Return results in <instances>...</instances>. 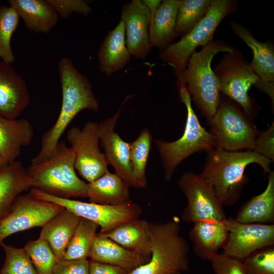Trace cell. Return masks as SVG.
<instances>
[{"label": "cell", "instance_id": "6da1fadb", "mask_svg": "<svg viewBox=\"0 0 274 274\" xmlns=\"http://www.w3.org/2000/svg\"><path fill=\"white\" fill-rule=\"evenodd\" d=\"M58 68L62 92L61 109L54 125L42 135L40 150L31 158L30 164L39 163L50 157L67 127L79 112L84 110L96 112L99 109L90 81L71 59L62 57Z\"/></svg>", "mask_w": 274, "mask_h": 274}, {"label": "cell", "instance_id": "7a4b0ae2", "mask_svg": "<svg viewBox=\"0 0 274 274\" xmlns=\"http://www.w3.org/2000/svg\"><path fill=\"white\" fill-rule=\"evenodd\" d=\"M269 159L253 150L229 151L215 147L207 152L201 176L212 187L223 206H232L240 198L245 185L249 181L245 175L252 163L260 165L264 174L271 170Z\"/></svg>", "mask_w": 274, "mask_h": 274}, {"label": "cell", "instance_id": "3957f363", "mask_svg": "<svg viewBox=\"0 0 274 274\" xmlns=\"http://www.w3.org/2000/svg\"><path fill=\"white\" fill-rule=\"evenodd\" d=\"M75 154L64 141H59L50 157L26 169L32 188L63 198L87 197L88 183L77 175Z\"/></svg>", "mask_w": 274, "mask_h": 274}, {"label": "cell", "instance_id": "277c9868", "mask_svg": "<svg viewBox=\"0 0 274 274\" xmlns=\"http://www.w3.org/2000/svg\"><path fill=\"white\" fill-rule=\"evenodd\" d=\"M235 48L227 42L213 41L190 56L186 68L176 77L185 82L191 102L209 122L219 105L220 92L211 67L214 56L220 52H231Z\"/></svg>", "mask_w": 274, "mask_h": 274}, {"label": "cell", "instance_id": "5b68a950", "mask_svg": "<svg viewBox=\"0 0 274 274\" xmlns=\"http://www.w3.org/2000/svg\"><path fill=\"white\" fill-rule=\"evenodd\" d=\"M220 92L240 106L253 120L258 108L248 94L252 85L274 99V82L261 80L253 70L250 63L236 48L226 52L214 68Z\"/></svg>", "mask_w": 274, "mask_h": 274}, {"label": "cell", "instance_id": "8992f818", "mask_svg": "<svg viewBox=\"0 0 274 274\" xmlns=\"http://www.w3.org/2000/svg\"><path fill=\"white\" fill-rule=\"evenodd\" d=\"M177 86L179 97L187 110V117L183 135L178 140L167 142L155 140L167 181L172 179L180 163L190 155L202 151L209 152L215 147V141L202 127L192 106L191 99L183 80L178 77Z\"/></svg>", "mask_w": 274, "mask_h": 274}, {"label": "cell", "instance_id": "52a82bcc", "mask_svg": "<svg viewBox=\"0 0 274 274\" xmlns=\"http://www.w3.org/2000/svg\"><path fill=\"white\" fill-rule=\"evenodd\" d=\"M151 253L149 261L128 274H175L189 270L187 241L180 234L176 218L163 223H149Z\"/></svg>", "mask_w": 274, "mask_h": 274}, {"label": "cell", "instance_id": "ba28073f", "mask_svg": "<svg viewBox=\"0 0 274 274\" xmlns=\"http://www.w3.org/2000/svg\"><path fill=\"white\" fill-rule=\"evenodd\" d=\"M238 9L234 0H212L206 16L186 35L173 43L159 53L160 59L173 67L176 77L187 67L189 59L199 46H205L213 41L218 25L227 16Z\"/></svg>", "mask_w": 274, "mask_h": 274}, {"label": "cell", "instance_id": "9c48e42d", "mask_svg": "<svg viewBox=\"0 0 274 274\" xmlns=\"http://www.w3.org/2000/svg\"><path fill=\"white\" fill-rule=\"evenodd\" d=\"M238 106L220 94L217 110L207 122L217 147L229 151L253 150L259 131Z\"/></svg>", "mask_w": 274, "mask_h": 274}, {"label": "cell", "instance_id": "30bf717a", "mask_svg": "<svg viewBox=\"0 0 274 274\" xmlns=\"http://www.w3.org/2000/svg\"><path fill=\"white\" fill-rule=\"evenodd\" d=\"M29 190V193L36 198L59 204L79 217L95 223L100 227L99 232L102 234L139 219L142 213L141 207L130 199L120 204L109 205L56 197L34 188Z\"/></svg>", "mask_w": 274, "mask_h": 274}, {"label": "cell", "instance_id": "8fae6325", "mask_svg": "<svg viewBox=\"0 0 274 274\" xmlns=\"http://www.w3.org/2000/svg\"><path fill=\"white\" fill-rule=\"evenodd\" d=\"M178 185L187 200L181 214L183 221L193 224L198 221H223L227 218L224 206L213 187L200 174L185 172Z\"/></svg>", "mask_w": 274, "mask_h": 274}, {"label": "cell", "instance_id": "7c38bea8", "mask_svg": "<svg viewBox=\"0 0 274 274\" xmlns=\"http://www.w3.org/2000/svg\"><path fill=\"white\" fill-rule=\"evenodd\" d=\"M98 130L99 124L89 121L82 129L73 126L66 133V140L75 154V169L88 183L108 170L106 157L98 146Z\"/></svg>", "mask_w": 274, "mask_h": 274}, {"label": "cell", "instance_id": "4fadbf2b", "mask_svg": "<svg viewBox=\"0 0 274 274\" xmlns=\"http://www.w3.org/2000/svg\"><path fill=\"white\" fill-rule=\"evenodd\" d=\"M63 209L59 204L36 198L29 193L19 195L8 214L0 219V246L14 233L42 227Z\"/></svg>", "mask_w": 274, "mask_h": 274}, {"label": "cell", "instance_id": "5bb4252c", "mask_svg": "<svg viewBox=\"0 0 274 274\" xmlns=\"http://www.w3.org/2000/svg\"><path fill=\"white\" fill-rule=\"evenodd\" d=\"M227 241L223 253L243 261L255 251L274 245V224L243 223L227 218Z\"/></svg>", "mask_w": 274, "mask_h": 274}, {"label": "cell", "instance_id": "9a60e30c", "mask_svg": "<svg viewBox=\"0 0 274 274\" xmlns=\"http://www.w3.org/2000/svg\"><path fill=\"white\" fill-rule=\"evenodd\" d=\"M120 20L124 24L126 44L130 55L144 59L152 47L149 36V9L143 0H132L123 5Z\"/></svg>", "mask_w": 274, "mask_h": 274}, {"label": "cell", "instance_id": "2e32d148", "mask_svg": "<svg viewBox=\"0 0 274 274\" xmlns=\"http://www.w3.org/2000/svg\"><path fill=\"white\" fill-rule=\"evenodd\" d=\"M132 96L130 94L126 96L118 111L99 124L98 135L108 164L114 167L115 173L129 187H134L130 160V143L122 140L115 131L122 108Z\"/></svg>", "mask_w": 274, "mask_h": 274}, {"label": "cell", "instance_id": "e0dca14e", "mask_svg": "<svg viewBox=\"0 0 274 274\" xmlns=\"http://www.w3.org/2000/svg\"><path fill=\"white\" fill-rule=\"evenodd\" d=\"M30 100L25 80L10 64L0 61V117L18 118Z\"/></svg>", "mask_w": 274, "mask_h": 274}, {"label": "cell", "instance_id": "ac0fdd59", "mask_svg": "<svg viewBox=\"0 0 274 274\" xmlns=\"http://www.w3.org/2000/svg\"><path fill=\"white\" fill-rule=\"evenodd\" d=\"M130 54L125 40V27L120 20L104 39L98 51L99 69L110 76L122 70L129 62Z\"/></svg>", "mask_w": 274, "mask_h": 274}, {"label": "cell", "instance_id": "d6986e66", "mask_svg": "<svg viewBox=\"0 0 274 274\" xmlns=\"http://www.w3.org/2000/svg\"><path fill=\"white\" fill-rule=\"evenodd\" d=\"M33 137V127L27 119L0 117V155L9 164L17 160L21 149L29 146Z\"/></svg>", "mask_w": 274, "mask_h": 274}, {"label": "cell", "instance_id": "ffe728a7", "mask_svg": "<svg viewBox=\"0 0 274 274\" xmlns=\"http://www.w3.org/2000/svg\"><path fill=\"white\" fill-rule=\"evenodd\" d=\"M89 257L91 261L118 266L128 273L148 261L100 232L94 237Z\"/></svg>", "mask_w": 274, "mask_h": 274}, {"label": "cell", "instance_id": "44dd1931", "mask_svg": "<svg viewBox=\"0 0 274 274\" xmlns=\"http://www.w3.org/2000/svg\"><path fill=\"white\" fill-rule=\"evenodd\" d=\"M225 220L193 223L189 236L193 243L194 253L201 259L209 261L225 245L228 237Z\"/></svg>", "mask_w": 274, "mask_h": 274}, {"label": "cell", "instance_id": "7402d4cb", "mask_svg": "<svg viewBox=\"0 0 274 274\" xmlns=\"http://www.w3.org/2000/svg\"><path fill=\"white\" fill-rule=\"evenodd\" d=\"M103 234L149 261L151 253V230L149 222L146 220H132Z\"/></svg>", "mask_w": 274, "mask_h": 274}, {"label": "cell", "instance_id": "603a6c76", "mask_svg": "<svg viewBox=\"0 0 274 274\" xmlns=\"http://www.w3.org/2000/svg\"><path fill=\"white\" fill-rule=\"evenodd\" d=\"M9 3L30 31L46 34L57 23L58 15L47 1L10 0Z\"/></svg>", "mask_w": 274, "mask_h": 274}, {"label": "cell", "instance_id": "cb8c5ba5", "mask_svg": "<svg viewBox=\"0 0 274 274\" xmlns=\"http://www.w3.org/2000/svg\"><path fill=\"white\" fill-rule=\"evenodd\" d=\"M230 27L234 33L251 49L253 57L251 66L254 72L262 80L274 82V47L267 41L262 43L257 40L245 26L231 21Z\"/></svg>", "mask_w": 274, "mask_h": 274}, {"label": "cell", "instance_id": "d4e9b609", "mask_svg": "<svg viewBox=\"0 0 274 274\" xmlns=\"http://www.w3.org/2000/svg\"><path fill=\"white\" fill-rule=\"evenodd\" d=\"M80 218L64 208L42 227L39 237L49 245L56 258L62 259Z\"/></svg>", "mask_w": 274, "mask_h": 274}, {"label": "cell", "instance_id": "484cf974", "mask_svg": "<svg viewBox=\"0 0 274 274\" xmlns=\"http://www.w3.org/2000/svg\"><path fill=\"white\" fill-rule=\"evenodd\" d=\"M179 1H162L151 18L149 36L152 47L162 51L177 37L176 24Z\"/></svg>", "mask_w": 274, "mask_h": 274}, {"label": "cell", "instance_id": "4316f807", "mask_svg": "<svg viewBox=\"0 0 274 274\" xmlns=\"http://www.w3.org/2000/svg\"><path fill=\"white\" fill-rule=\"evenodd\" d=\"M237 221L243 223L273 224L274 223V172L268 174L265 190L251 198L238 209Z\"/></svg>", "mask_w": 274, "mask_h": 274}, {"label": "cell", "instance_id": "83f0119b", "mask_svg": "<svg viewBox=\"0 0 274 274\" xmlns=\"http://www.w3.org/2000/svg\"><path fill=\"white\" fill-rule=\"evenodd\" d=\"M32 188L26 168L16 160L0 172V219L8 213L15 199Z\"/></svg>", "mask_w": 274, "mask_h": 274}, {"label": "cell", "instance_id": "f1b7e54d", "mask_svg": "<svg viewBox=\"0 0 274 274\" xmlns=\"http://www.w3.org/2000/svg\"><path fill=\"white\" fill-rule=\"evenodd\" d=\"M129 187L117 174L107 170L96 180L88 183L87 197L91 202L120 204L130 199Z\"/></svg>", "mask_w": 274, "mask_h": 274}, {"label": "cell", "instance_id": "f546056e", "mask_svg": "<svg viewBox=\"0 0 274 274\" xmlns=\"http://www.w3.org/2000/svg\"><path fill=\"white\" fill-rule=\"evenodd\" d=\"M152 142L151 133L147 128H145L136 139L130 143L131 174L135 188H145L147 186L146 166Z\"/></svg>", "mask_w": 274, "mask_h": 274}, {"label": "cell", "instance_id": "4dcf8cb0", "mask_svg": "<svg viewBox=\"0 0 274 274\" xmlns=\"http://www.w3.org/2000/svg\"><path fill=\"white\" fill-rule=\"evenodd\" d=\"M98 227L95 223L80 218L62 259L73 260L89 257Z\"/></svg>", "mask_w": 274, "mask_h": 274}, {"label": "cell", "instance_id": "1f68e13d", "mask_svg": "<svg viewBox=\"0 0 274 274\" xmlns=\"http://www.w3.org/2000/svg\"><path fill=\"white\" fill-rule=\"evenodd\" d=\"M212 0H180L176 24L177 36L188 33L207 14Z\"/></svg>", "mask_w": 274, "mask_h": 274}, {"label": "cell", "instance_id": "d6a6232c", "mask_svg": "<svg viewBox=\"0 0 274 274\" xmlns=\"http://www.w3.org/2000/svg\"><path fill=\"white\" fill-rule=\"evenodd\" d=\"M19 19L17 12L11 6H0V58L9 64L15 60L11 40L18 26Z\"/></svg>", "mask_w": 274, "mask_h": 274}, {"label": "cell", "instance_id": "836d02e7", "mask_svg": "<svg viewBox=\"0 0 274 274\" xmlns=\"http://www.w3.org/2000/svg\"><path fill=\"white\" fill-rule=\"evenodd\" d=\"M23 249L28 255L37 274H53L58 261L48 244L39 237L28 241Z\"/></svg>", "mask_w": 274, "mask_h": 274}, {"label": "cell", "instance_id": "e575fe53", "mask_svg": "<svg viewBox=\"0 0 274 274\" xmlns=\"http://www.w3.org/2000/svg\"><path fill=\"white\" fill-rule=\"evenodd\" d=\"M5 259L0 274H37L28 255L23 248L3 243Z\"/></svg>", "mask_w": 274, "mask_h": 274}, {"label": "cell", "instance_id": "d590c367", "mask_svg": "<svg viewBox=\"0 0 274 274\" xmlns=\"http://www.w3.org/2000/svg\"><path fill=\"white\" fill-rule=\"evenodd\" d=\"M243 262L246 274H274V245L255 251Z\"/></svg>", "mask_w": 274, "mask_h": 274}, {"label": "cell", "instance_id": "8d00e7d4", "mask_svg": "<svg viewBox=\"0 0 274 274\" xmlns=\"http://www.w3.org/2000/svg\"><path fill=\"white\" fill-rule=\"evenodd\" d=\"M62 19H68L75 12L87 16L92 12L89 2L84 0H46Z\"/></svg>", "mask_w": 274, "mask_h": 274}, {"label": "cell", "instance_id": "74e56055", "mask_svg": "<svg viewBox=\"0 0 274 274\" xmlns=\"http://www.w3.org/2000/svg\"><path fill=\"white\" fill-rule=\"evenodd\" d=\"M209 261L215 274H246L243 261L223 252L214 255Z\"/></svg>", "mask_w": 274, "mask_h": 274}, {"label": "cell", "instance_id": "f35d334b", "mask_svg": "<svg viewBox=\"0 0 274 274\" xmlns=\"http://www.w3.org/2000/svg\"><path fill=\"white\" fill-rule=\"evenodd\" d=\"M256 153L274 161V123L273 121L268 129L259 132L257 135L253 150Z\"/></svg>", "mask_w": 274, "mask_h": 274}, {"label": "cell", "instance_id": "ab89813d", "mask_svg": "<svg viewBox=\"0 0 274 274\" xmlns=\"http://www.w3.org/2000/svg\"><path fill=\"white\" fill-rule=\"evenodd\" d=\"M90 261L87 258L59 260L53 274H89Z\"/></svg>", "mask_w": 274, "mask_h": 274}, {"label": "cell", "instance_id": "60d3db41", "mask_svg": "<svg viewBox=\"0 0 274 274\" xmlns=\"http://www.w3.org/2000/svg\"><path fill=\"white\" fill-rule=\"evenodd\" d=\"M128 272L118 266L106 263L90 261L89 274H128Z\"/></svg>", "mask_w": 274, "mask_h": 274}, {"label": "cell", "instance_id": "b9f144b4", "mask_svg": "<svg viewBox=\"0 0 274 274\" xmlns=\"http://www.w3.org/2000/svg\"><path fill=\"white\" fill-rule=\"evenodd\" d=\"M9 164L0 155V172L6 167Z\"/></svg>", "mask_w": 274, "mask_h": 274}, {"label": "cell", "instance_id": "7bdbcfd3", "mask_svg": "<svg viewBox=\"0 0 274 274\" xmlns=\"http://www.w3.org/2000/svg\"><path fill=\"white\" fill-rule=\"evenodd\" d=\"M175 274H187V273H186L185 272H181V273H177Z\"/></svg>", "mask_w": 274, "mask_h": 274}]
</instances>
